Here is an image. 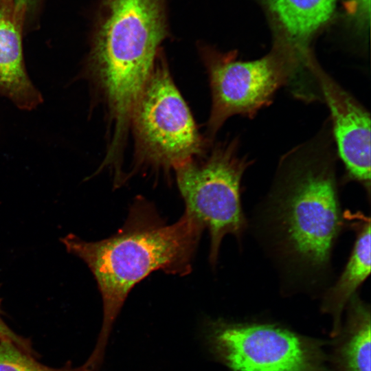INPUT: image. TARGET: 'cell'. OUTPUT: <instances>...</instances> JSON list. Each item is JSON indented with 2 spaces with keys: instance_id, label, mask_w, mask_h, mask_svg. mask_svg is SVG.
<instances>
[{
  "instance_id": "14",
  "label": "cell",
  "mask_w": 371,
  "mask_h": 371,
  "mask_svg": "<svg viewBox=\"0 0 371 371\" xmlns=\"http://www.w3.org/2000/svg\"><path fill=\"white\" fill-rule=\"evenodd\" d=\"M2 315L3 312L1 309L0 299V342H12L23 350L35 355L36 352L32 346L30 341L28 339L25 338L13 331L5 323Z\"/></svg>"
},
{
  "instance_id": "4",
  "label": "cell",
  "mask_w": 371,
  "mask_h": 371,
  "mask_svg": "<svg viewBox=\"0 0 371 371\" xmlns=\"http://www.w3.org/2000/svg\"><path fill=\"white\" fill-rule=\"evenodd\" d=\"M161 51L134 108L130 128L134 170L167 175L203 154L211 142L199 133Z\"/></svg>"
},
{
  "instance_id": "7",
  "label": "cell",
  "mask_w": 371,
  "mask_h": 371,
  "mask_svg": "<svg viewBox=\"0 0 371 371\" xmlns=\"http://www.w3.org/2000/svg\"><path fill=\"white\" fill-rule=\"evenodd\" d=\"M203 337L230 371H329L320 342L277 325L211 319Z\"/></svg>"
},
{
  "instance_id": "5",
  "label": "cell",
  "mask_w": 371,
  "mask_h": 371,
  "mask_svg": "<svg viewBox=\"0 0 371 371\" xmlns=\"http://www.w3.org/2000/svg\"><path fill=\"white\" fill-rule=\"evenodd\" d=\"M251 164L240 155L238 140L232 139L216 144L175 170L184 212L209 232L212 267L218 262L223 238L231 234L240 240L247 227L240 185Z\"/></svg>"
},
{
  "instance_id": "2",
  "label": "cell",
  "mask_w": 371,
  "mask_h": 371,
  "mask_svg": "<svg viewBox=\"0 0 371 371\" xmlns=\"http://www.w3.org/2000/svg\"><path fill=\"white\" fill-rule=\"evenodd\" d=\"M204 229L186 212L167 223L153 203L135 198L123 225L110 237L95 242L74 234L62 239L93 273L100 291L103 319L95 346L85 365L92 371L102 364L114 323L133 288L155 271L186 276L192 271Z\"/></svg>"
},
{
  "instance_id": "3",
  "label": "cell",
  "mask_w": 371,
  "mask_h": 371,
  "mask_svg": "<svg viewBox=\"0 0 371 371\" xmlns=\"http://www.w3.org/2000/svg\"><path fill=\"white\" fill-rule=\"evenodd\" d=\"M166 1H101L85 74L106 109L109 161L123 159L134 108L169 35Z\"/></svg>"
},
{
  "instance_id": "11",
  "label": "cell",
  "mask_w": 371,
  "mask_h": 371,
  "mask_svg": "<svg viewBox=\"0 0 371 371\" xmlns=\"http://www.w3.org/2000/svg\"><path fill=\"white\" fill-rule=\"evenodd\" d=\"M356 238L348 260L335 283L323 297L322 311L333 317L331 335L335 337L341 328V315L357 289L370 273V219L361 212L347 213Z\"/></svg>"
},
{
  "instance_id": "13",
  "label": "cell",
  "mask_w": 371,
  "mask_h": 371,
  "mask_svg": "<svg viewBox=\"0 0 371 371\" xmlns=\"http://www.w3.org/2000/svg\"><path fill=\"white\" fill-rule=\"evenodd\" d=\"M0 371H91L84 364L74 366L70 363L61 368H52L39 362L35 355L27 352L10 341L0 342Z\"/></svg>"
},
{
  "instance_id": "1",
  "label": "cell",
  "mask_w": 371,
  "mask_h": 371,
  "mask_svg": "<svg viewBox=\"0 0 371 371\" xmlns=\"http://www.w3.org/2000/svg\"><path fill=\"white\" fill-rule=\"evenodd\" d=\"M328 126L282 157L263 217L273 254L288 273L311 284L328 272L344 227Z\"/></svg>"
},
{
  "instance_id": "12",
  "label": "cell",
  "mask_w": 371,
  "mask_h": 371,
  "mask_svg": "<svg viewBox=\"0 0 371 371\" xmlns=\"http://www.w3.org/2000/svg\"><path fill=\"white\" fill-rule=\"evenodd\" d=\"M347 319L333 355V371H370V310L355 294L347 304Z\"/></svg>"
},
{
  "instance_id": "9",
  "label": "cell",
  "mask_w": 371,
  "mask_h": 371,
  "mask_svg": "<svg viewBox=\"0 0 371 371\" xmlns=\"http://www.w3.org/2000/svg\"><path fill=\"white\" fill-rule=\"evenodd\" d=\"M26 14L15 0H0V95L20 109L30 111L43 98L24 60L22 35Z\"/></svg>"
},
{
  "instance_id": "15",
  "label": "cell",
  "mask_w": 371,
  "mask_h": 371,
  "mask_svg": "<svg viewBox=\"0 0 371 371\" xmlns=\"http://www.w3.org/2000/svg\"><path fill=\"white\" fill-rule=\"evenodd\" d=\"M351 12L357 24L363 27L370 26V0H349Z\"/></svg>"
},
{
  "instance_id": "10",
  "label": "cell",
  "mask_w": 371,
  "mask_h": 371,
  "mask_svg": "<svg viewBox=\"0 0 371 371\" xmlns=\"http://www.w3.org/2000/svg\"><path fill=\"white\" fill-rule=\"evenodd\" d=\"M337 0H269L280 35L276 43L289 49L302 66L311 54L308 44L331 18Z\"/></svg>"
},
{
  "instance_id": "16",
  "label": "cell",
  "mask_w": 371,
  "mask_h": 371,
  "mask_svg": "<svg viewBox=\"0 0 371 371\" xmlns=\"http://www.w3.org/2000/svg\"><path fill=\"white\" fill-rule=\"evenodd\" d=\"M36 0H15L16 5L26 13L35 3Z\"/></svg>"
},
{
  "instance_id": "8",
  "label": "cell",
  "mask_w": 371,
  "mask_h": 371,
  "mask_svg": "<svg viewBox=\"0 0 371 371\" xmlns=\"http://www.w3.org/2000/svg\"><path fill=\"white\" fill-rule=\"evenodd\" d=\"M306 68L317 80L330 110L332 137L346 170V179L359 183L370 194V116L339 85L311 54Z\"/></svg>"
},
{
  "instance_id": "6",
  "label": "cell",
  "mask_w": 371,
  "mask_h": 371,
  "mask_svg": "<svg viewBox=\"0 0 371 371\" xmlns=\"http://www.w3.org/2000/svg\"><path fill=\"white\" fill-rule=\"evenodd\" d=\"M199 52L212 93L207 122L210 142L232 115L252 117L268 106L300 67L293 52L278 43L265 56L249 61L238 60L234 51L221 52L207 45H200Z\"/></svg>"
}]
</instances>
